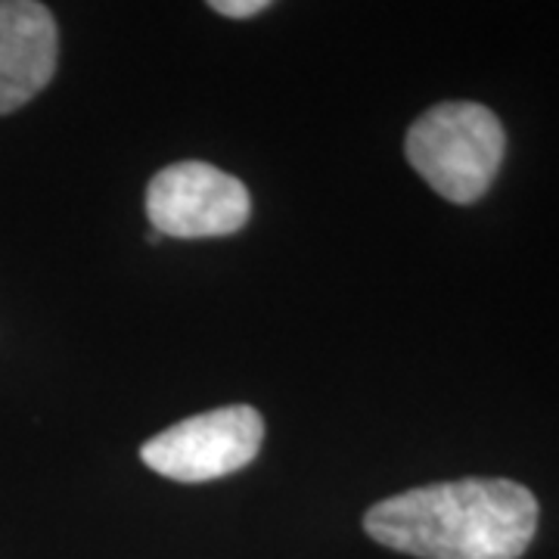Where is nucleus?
Returning a JSON list of instances; mask_svg holds the SVG:
<instances>
[{
  "mask_svg": "<svg viewBox=\"0 0 559 559\" xmlns=\"http://www.w3.org/2000/svg\"><path fill=\"white\" fill-rule=\"evenodd\" d=\"M249 215L246 183L209 162H175L146 187V218L159 237H230L249 224Z\"/></svg>",
  "mask_w": 559,
  "mask_h": 559,
  "instance_id": "obj_4",
  "label": "nucleus"
},
{
  "mask_svg": "<svg viewBox=\"0 0 559 559\" xmlns=\"http://www.w3.org/2000/svg\"><path fill=\"white\" fill-rule=\"evenodd\" d=\"M60 32L38 0H0V116L35 100L57 75Z\"/></svg>",
  "mask_w": 559,
  "mask_h": 559,
  "instance_id": "obj_5",
  "label": "nucleus"
},
{
  "mask_svg": "<svg viewBox=\"0 0 559 559\" xmlns=\"http://www.w3.org/2000/svg\"><path fill=\"white\" fill-rule=\"evenodd\" d=\"M209 7L215 13H221V16H230V20H249V16L264 13L271 3L267 0H212Z\"/></svg>",
  "mask_w": 559,
  "mask_h": 559,
  "instance_id": "obj_6",
  "label": "nucleus"
},
{
  "mask_svg": "<svg viewBox=\"0 0 559 559\" xmlns=\"http://www.w3.org/2000/svg\"><path fill=\"white\" fill-rule=\"evenodd\" d=\"M264 419L249 404H230L200 417L180 419L146 441L140 460L165 479L200 485L240 473L259 457Z\"/></svg>",
  "mask_w": 559,
  "mask_h": 559,
  "instance_id": "obj_3",
  "label": "nucleus"
},
{
  "mask_svg": "<svg viewBox=\"0 0 559 559\" xmlns=\"http://www.w3.org/2000/svg\"><path fill=\"white\" fill-rule=\"evenodd\" d=\"M538 520V498L520 481L460 479L373 503L364 513V532L417 559H520Z\"/></svg>",
  "mask_w": 559,
  "mask_h": 559,
  "instance_id": "obj_1",
  "label": "nucleus"
},
{
  "mask_svg": "<svg viewBox=\"0 0 559 559\" xmlns=\"http://www.w3.org/2000/svg\"><path fill=\"white\" fill-rule=\"evenodd\" d=\"M404 153L441 200L473 205L498 178L507 156V131L481 103H439L411 124Z\"/></svg>",
  "mask_w": 559,
  "mask_h": 559,
  "instance_id": "obj_2",
  "label": "nucleus"
}]
</instances>
